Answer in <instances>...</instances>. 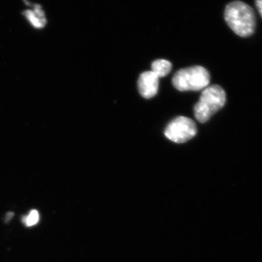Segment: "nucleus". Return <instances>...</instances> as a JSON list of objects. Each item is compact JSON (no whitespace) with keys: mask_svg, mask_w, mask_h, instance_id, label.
<instances>
[{"mask_svg":"<svg viewBox=\"0 0 262 262\" xmlns=\"http://www.w3.org/2000/svg\"><path fill=\"white\" fill-rule=\"evenodd\" d=\"M225 19L229 28L241 37L252 35L256 29V20L251 6L241 1H234L227 5Z\"/></svg>","mask_w":262,"mask_h":262,"instance_id":"f257e3e1","label":"nucleus"},{"mask_svg":"<svg viewBox=\"0 0 262 262\" xmlns=\"http://www.w3.org/2000/svg\"><path fill=\"white\" fill-rule=\"evenodd\" d=\"M227 101L225 90L220 85L208 86L203 90L199 101L194 107V114L198 122L204 123L219 110L223 107Z\"/></svg>","mask_w":262,"mask_h":262,"instance_id":"f03ea898","label":"nucleus"},{"mask_svg":"<svg viewBox=\"0 0 262 262\" xmlns=\"http://www.w3.org/2000/svg\"><path fill=\"white\" fill-rule=\"evenodd\" d=\"M209 72L201 66L182 69L173 76L172 82L176 89L180 91H198L209 85Z\"/></svg>","mask_w":262,"mask_h":262,"instance_id":"7ed1b4c3","label":"nucleus"},{"mask_svg":"<svg viewBox=\"0 0 262 262\" xmlns=\"http://www.w3.org/2000/svg\"><path fill=\"white\" fill-rule=\"evenodd\" d=\"M196 132L195 123L192 119L179 116L169 122L164 134L169 140L177 144H183L192 139Z\"/></svg>","mask_w":262,"mask_h":262,"instance_id":"20e7f679","label":"nucleus"},{"mask_svg":"<svg viewBox=\"0 0 262 262\" xmlns=\"http://www.w3.org/2000/svg\"><path fill=\"white\" fill-rule=\"evenodd\" d=\"M159 77L151 71L141 74L138 80V89L141 96L146 99L151 98L158 94Z\"/></svg>","mask_w":262,"mask_h":262,"instance_id":"39448f33","label":"nucleus"},{"mask_svg":"<svg viewBox=\"0 0 262 262\" xmlns=\"http://www.w3.org/2000/svg\"><path fill=\"white\" fill-rule=\"evenodd\" d=\"M24 14L29 23L35 28L42 29L47 24L46 14L40 5H34L32 9L26 10Z\"/></svg>","mask_w":262,"mask_h":262,"instance_id":"423d86ee","label":"nucleus"},{"mask_svg":"<svg viewBox=\"0 0 262 262\" xmlns=\"http://www.w3.org/2000/svg\"><path fill=\"white\" fill-rule=\"evenodd\" d=\"M171 69L172 64L170 61L165 59H159L153 62L151 71L160 78L168 75Z\"/></svg>","mask_w":262,"mask_h":262,"instance_id":"0eeeda50","label":"nucleus"},{"mask_svg":"<svg viewBox=\"0 0 262 262\" xmlns=\"http://www.w3.org/2000/svg\"><path fill=\"white\" fill-rule=\"evenodd\" d=\"M39 220V215L37 211L32 210L29 213L28 215L23 217L22 222L25 224L27 227H32V226L37 225Z\"/></svg>","mask_w":262,"mask_h":262,"instance_id":"6e6552de","label":"nucleus"},{"mask_svg":"<svg viewBox=\"0 0 262 262\" xmlns=\"http://www.w3.org/2000/svg\"><path fill=\"white\" fill-rule=\"evenodd\" d=\"M256 6L258 13H259L262 18V0H256Z\"/></svg>","mask_w":262,"mask_h":262,"instance_id":"1a4fd4ad","label":"nucleus"}]
</instances>
